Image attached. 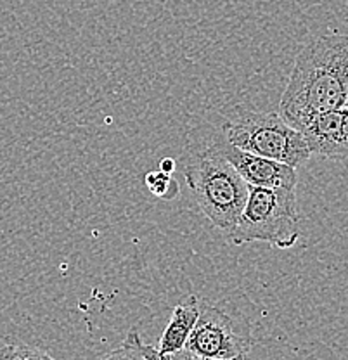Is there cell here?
I'll return each instance as SVG.
<instances>
[{"mask_svg": "<svg viewBox=\"0 0 348 360\" xmlns=\"http://www.w3.org/2000/svg\"><path fill=\"white\" fill-rule=\"evenodd\" d=\"M348 35L328 33L302 49L279 103L281 118L297 130L323 112L347 108Z\"/></svg>", "mask_w": 348, "mask_h": 360, "instance_id": "obj_1", "label": "cell"}, {"mask_svg": "<svg viewBox=\"0 0 348 360\" xmlns=\"http://www.w3.org/2000/svg\"><path fill=\"white\" fill-rule=\"evenodd\" d=\"M182 175L201 212L229 234L245 208L248 184L213 146L186 160Z\"/></svg>", "mask_w": 348, "mask_h": 360, "instance_id": "obj_2", "label": "cell"}, {"mask_svg": "<svg viewBox=\"0 0 348 360\" xmlns=\"http://www.w3.org/2000/svg\"><path fill=\"white\" fill-rule=\"evenodd\" d=\"M220 134L243 151L298 168L310 160V149L300 130L281 118L279 112L234 106L224 120Z\"/></svg>", "mask_w": 348, "mask_h": 360, "instance_id": "obj_3", "label": "cell"}, {"mask_svg": "<svg viewBox=\"0 0 348 360\" xmlns=\"http://www.w3.org/2000/svg\"><path fill=\"white\" fill-rule=\"evenodd\" d=\"M295 189H265L248 186V198L229 241L236 246L267 243L278 250H290L300 238Z\"/></svg>", "mask_w": 348, "mask_h": 360, "instance_id": "obj_4", "label": "cell"}, {"mask_svg": "<svg viewBox=\"0 0 348 360\" xmlns=\"http://www.w3.org/2000/svg\"><path fill=\"white\" fill-rule=\"evenodd\" d=\"M255 345L248 326L201 300L200 315L186 348L207 359L231 360L246 355Z\"/></svg>", "mask_w": 348, "mask_h": 360, "instance_id": "obj_5", "label": "cell"}, {"mask_svg": "<svg viewBox=\"0 0 348 360\" xmlns=\"http://www.w3.org/2000/svg\"><path fill=\"white\" fill-rule=\"evenodd\" d=\"M212 146L229 161L231 167L241 175V179L248 186L265 187V189H297V168L243 151L229 144L224 137L217 139L215 144Z\"/></svg>", "mask_w": 348, "mask_h": 360, "instance_id": "obj_6", "label": "cell"}, {"mask_svg": "<svg viewBox=\"0 0 348 360\" xmlns=\"http://www.w3.org/2000/svg\"><path fill=\"white\" fill-rule=\"evenodd\" d=\"M300 132L310 155L329 160H348V108L314 116Z\"/></svg>", "mask_w": 348, "mask_h": 360, "instance_id": "obj_7", "label": "cell"}, {"mask_svg": "<svg viewBox=\"0 0 348 360\" xmlns=\"http://www.w3.org/2000/svg\"><path fill=\"white\" fill-rule=\"evenodd\" d=\"M200 305L201 300L196 295H186L175 305L170 321L160 338L158 350L162 354H175V352L186 348L198 321V315H200Z\"/></svg>", "mask_w": 348, "mask_h": 360, "instance_id": "obj_8", "label": "cell"}, {"mask_svg": "<svg viewBox=\"0 0 348 360\" xmlns=\"http://www.w3.org/2000/svg\"><path fill=\"white\" fill-rule=\"evenodd\" d=\"M146 187H148L149 193L153 196L160 198L165 201H174L177 200L179 194H181V186H179L177 180L168 174H163L162 170L156 172H148L144 177Z\"/></svg>", "mask_w": 348, "mask_h": 360, "instance_id": "obj_9", "label": "cell"}, {"mask_svg": "<svg viewBox=\"0 0 348 360\" xmlns=\"http://www.w3.org/2000/svg\"><path fill=\"white\" fill-rule=\"evenodd\" d=\"M0 360H56L44 350L30 345L7 343L0 347Z\"/></svg>", "mask_w": 348, "mask_h": 360, "instance_id": "obj_10", "label": "cell"}, {"mask_svg": "<svg viewBox=\"0 0 348 360\" xmlns=\"http://www.w3.org/2000/svg\"><path fill=\"white\" fill-rule=\"evenodd\" d=\"M137 335H139L137 329H130L122 347L110 352V354H106L99 360H144L142 359L139 348H137Z\"/></svg>", "mask_w": 348, "mask_h": 360, "instance_id": "obj_11", "label": "cell"}, {"mask_svg": "<svg viewBox=\"0 0 348 360\" xmlns=\"http://www.w3.org/2000/svg\"><path fill=\"white\" fill-rule=\"evenodd\" d=\"M137 348H139L142 359L144 360H174L172 354H162L158 348L151 347V345H146L141 340V335H137Z\"/></svg>", "mask_w": 348, "mask_h": 360, "instance_id": "obj_12", "label": "cell"}, {"mask_svg": "<svg viewBox=\"0 0 348 360\" xmlns=\"http://www.w3.org/2000/svg\"><path fill=\"white\" fill-rule=\"evenodd\" d=\"M172 357H174V360H217V359L201 357V355L194 354V352L189 350V348H182V350L175 352V354H172Z\"/></svg>", "mask_w": 348, "mask_h": 360, "instance_id": "obj_13", "label": "cell"}, {"mask_svg": "<svg viewBox=\"0 0 348 360\" xmlns=\"http://www.w3.org/2000/svg\"><path fill=\"white\" fill-rule=\"evenodd\" d=\"M158 170H162L163 174H168V175H174L175 168H177V161L174 160V158H163L162 161L158 163Z\"/></svg>", "mask_w": 348, "mask_h": 360, "instance_id": "obj_14", "label": "cell"}, {"mask_svg": "<svg viewBox=\"0 0 348 360\" xmlns=\"http://www.w3.org/2000/svg\"><path fill=\"white\" fill-rule=\"evenodd\" d=\"M231 360H246V355H239V357H234V359H231Z\"/></svg>", "mask_w": 348, "mask_h": 360, "instance_id": "obj_15", "label": "cell"}, {"mask_svg": "<svg viewBox=\"0 0 348 360\" xmlns=\"http://www.w3.org/2000/svg\"><path fill=\"white\" fill-rule=\"evenodd\" d=\"M347 108H348V101H347Z\"/></svg>", "mask_w": 348, "mask_h": 360, "instance_id": "obj_16", "label": "cell"}]
</instances>
